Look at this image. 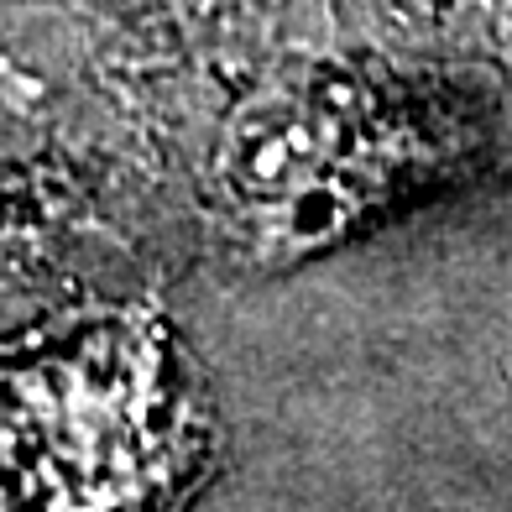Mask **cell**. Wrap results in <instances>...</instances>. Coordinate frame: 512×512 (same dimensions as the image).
Returning a JSON list of instances; mask_svg holds the SVG:
<instances>
[{
    "mask_svg": "<svg viewBox=\"0 0 512 512\" xmlns=\"http://www.w3.org/2000/svg\"><path fill=\"white\" fill-rule=\"evenodd\" d=\"M178 408L142 330H105L32 366L11 398V502L27 512H157L178 486Z\"/></svg>",
    "mask_w": 512,
    "mask_h": 512,
    "instance_id": "obj_1",
    "label": "cell"
},
{
    "mask_svg": "<svg viewBox=\"0 0 512 512\" xmlns=\"http://www.w3.org/2000/svg\"><path fill=\"white\" fill-rule=\"evenodd\" d=\"M335 136L330 121L298 95L267 89L246 100L225 126L220 142V173L225 183L251 204H298L304 194L324 189Z\"/></svg>",
    "mask_w": 512,
    "mask_h": 512,
    "instance_id": "obj_2",
    "label": "cell"
}]
</instances>
